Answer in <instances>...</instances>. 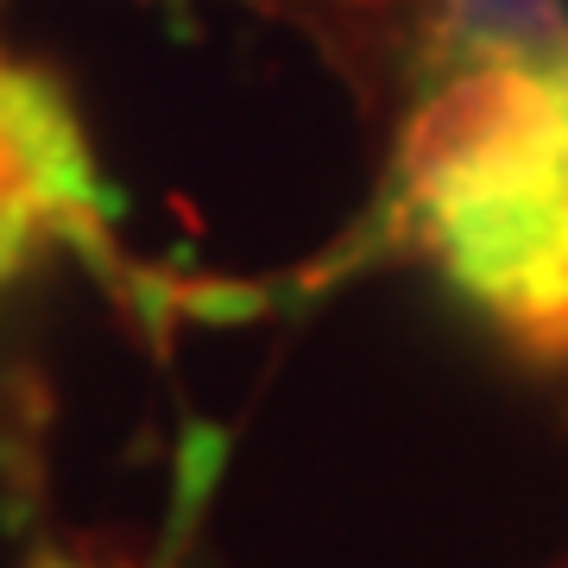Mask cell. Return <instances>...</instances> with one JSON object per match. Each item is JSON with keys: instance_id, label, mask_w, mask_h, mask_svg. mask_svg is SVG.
Segmentation results:
<instances>
[{"instance_id": "1", "label": "cell", "mask_w": 568, "mask_h": 568, "mask_svg": "<svg viewBox=\"0 0 568 568\" xmlns=\"http://www.w3.org/2000/svg\"><path fill=\"white\" fill-rule=\"evenodd\" d=\"M392 227L530 361H568V39L511 7L405 114Z\"/></svg>"}, {"instance_id": "2", "label": "cell", "mask_w": 568, "mask_h": 568, "mask_svg": "<svg viewBox=\"0 0 568 568\" xmlns=\"http://www.w3.org/2000/svg\"><path fill=\"white\" fill-rule=\"evenodd\" d=\"M39 227H44L39 209H26L20 196H7V190H0V278L26 260V246H32V234H39Z\"/></svg>"}, {"instance_id": "3", "label": "cell", "mask_w": 568, "mask_h": 568, "mask_svg": "<svg viewBox=\"0 0 568 568\" xmlns=\"http://www.w3.org/2000/svg\"><path fill=\"white\" fill-rule=\"evenodd\" d=\"M39 568H95V562H70V556H44Z\"/></svg>"}, {"instance_id": "4", "label": "cell", "mask_w": 568, "mask_h": 568, "mask_svg": "<svg viewBox=\"0 0 568 568\" xmlns=\"http://www.w3.org/2000/svg\"><path fill=\"white\" fill-rule=\"evenodd\" d=\"M562 568H568V556H562Z\"/></svg>"}]
</instances>
